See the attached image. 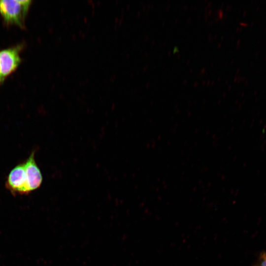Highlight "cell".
I'll return each instance as SVG.
<instances>
[{
	"instance_id": "1",
	"label": "cell",
	"mask_w": 266,
	"mask_h": 266,
	"mask_svg": "<svg viewBox=\"0 0 266 266\" xmlns=\"http://www.w3.org/2000/svg\"><path fill=\"white\" fill-rule=\"evenodd\" d=\"M31 3L30 0H0V14L7 24L24 28Z\"/></svg>"
},
{
	"instance_id": "2",
	"label": "cell",
	"mask_w": 266,
	"mask_h": 266,
	"mask_svg": "<svg viewBox=\"0 0 266 266\" xmlns=\"http://www.w3.org/2000/svg\"><path fill=\"white\" fill-rule=\"evenodd\" d=\"M5 186L15 195H27L31 192L24 162L17 165L11 170L7 177Z\"/></svg>"
},
{
	"instance_id": "3",
	"label": "cell",
	"mask_w": 266,
	"mask_h": 266,
	"mask_svg": "<svg viewBox=\"0 0 266 266\" xmlns=\"http://www.w3.org/2000/svg\"><path fill=\"white\" fill-rule=\"evenodd\" d=\"M22 47L19 45L0 51V73L3 81L19 66Z\"/></svg>"
},
{
	"instance_id": "4",
	"label": "cell",
	"mask_w": 266,
	"mask_h": 266,
	"mask_svg": "<svg viewBox=\"0 0 266 266\" xmlns=\"http://www.w3.org/2000/svg\"><path fill=\"white\" fill-rule=\"evenodd\" d=\"M34 154L33 151L24 162L28 185L31 192L39 188L43 180L41 172L34 159Z\"/></svg>"
},
{
	"instance_id": "5",
	"label": "cell",
	"mask_w": 266,
	"mask_h": 266,
	"mask_svg": "<svg viewBox=\"0 0 266 266\" xmlns=\"http://www.w3.org/2000/svg\"><path fill=\"white\" fill-rule=\"evenodd\" d=\"M256 266H266V252H262Z\"/></svg>"
},
{
	"instance_id": "6",
	"label": "cell",
	"mask_w": 266,
	"mask_h": 266,
	"mask_svg": "<svg viewBox=\"0 0 266 266\" xmlns=\"http://www.w3.org/2000/svg\"><path fill=\"white\" fill-rule=\"evenodd\" d=\"M3 82V80L2 79V78H1V75H0V84Z\"/></svg>"
}]
</instances>
